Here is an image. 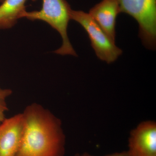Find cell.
<instances>
[{
    "instance_id": "6da1fadb",
    "label": "cell",
    "mask_w": 156,
    "mask_h": 156,
    "mask_svg": "<svg viewBox=\"0 0 156 156\" xmlns=\"http://www.w3.org/2000/svg\"><path fill=\"white\" fill-rule=\"evenodd\" d=\"M25 128L16 156H64L65 137L60 120L37 104L23 113Z\"/></svg>"
},
{
    "instance_id": "7a4b0ae2",
    "label": "cell",
    "mask_w": 156,
    "mask_h": 156,
    "mask_svg": "<svg viewBox=\"0 0 156 156\" xmlns=\"http://www.w3.org/2000/svg\"><path fill=\"white\" fill-rule=\"evenodd\" d=\"M71 9L69 4L66 0H43L42 8L40 11H27L23 17L31 20L45 21L59 33L62 38V44L55 53L62 55L76 56L67 34Z\"/></svg>"
},
{
    "instance_id": "3957f363",
    "label": "cell",
    "mask_w": 156,
    "mask_h": 156,
    "mask_svg": "<svg viewBox=\"0 0 156 156\" xmlns=\"http://www.w3.org/2000/svg\"><path fill=\"white\" fill-rule=\"evenodd\" d=\"M69 16L71 20L80 23L86 31L92 47L101 60L110 64L114 62L122 54V50L116 46L115 41L110 38L89 13L71 9Z\"/></svg>"
},
{
    "instance_id": "277c9868",
    "label": "cell",
    "mask_w": 156,
    "mask_h": 156,
    "mask_svg": "<svg viewBox=\"0 0 156 156\" xmlns=\"http://www.w3.org/2000/svg\"><path fill=\"white\" fill-rule=\"evenodd\" d=\"M121 13L134 18L139 26V36L145 41L156 37V0H119Z\"/></svg>"
},
{
    "instance_id": "5b68a950",
    "label": "cell",
    "mask_w": 156,
    "mask_h": 156,
    "mask_svg": "<svg viewBox=\"0 0 156 156\" xmlns=\"http://www.w3.org/2000/svg\"><path fill=\"white\" fill-rule=\"evenodd\" d=\"M25 128L23 113L5 119L0 124V156H16Z\"/></svg>"
},
{
    "instance_id": "8992f818",
    "label": "cell",
    "mask_w": 156,
    "mask_h": 156,
    "mask_svg": "<svg viewBox=\"0 0 156 156\" xmlns=\"http://www.w3.org/2000/svg\"><path fill=\"white\" fill-rule=\"evenodd\" d=\"M128 152L131 156H156V124L140 123L130 133Z\"/></svg>"
},
{
    "instance_id": "52a82bcc",
    "label": "cell",
    "mask_w": 156,
    "mask_h": 156,
    "mask_svg": "<svg viewBox=\"0 0 156 156\" xmlns=\"http://www.w3.org/2000/svg\"><path fill=\"white\" fill-rule=\"evenodd\" d=\"M120 13L119 0H102L92 7L89 13L110 38L115 41L116 21Z\"/></svg>"
},
{
    "instance_id": "ba28073f",
    "label": "cell",
    "mask_w": 156,
    "mask_h": 156,
    "mask_svg": "<svg viewBox=\"0 0 156 156\" xmlns=\"http://www.w3.org/2000/svg\"><path fill=\"white\" fill-rule=\"evenodd\" d=\"M27 0H4L0 5V29L12 27L26 12Z\"/></svg>"
},
{
    "instance_id": "9c48e42d",
    "label": "cell",
    "mask_w": 156,
    "mask_h": 156,
    "mask_svg": "<svg viewBox=\"0 0 156 156\" xmlns=\"http://www.w3.org/2000/svg\"><path fill=\"white\" fill-rule=\"evenodd\" d=\"M11 94V89L0 88V124L5 119V113L8 110L6 99Z\"/></svg>"
},
{
    "instance_id": "30bf717a",
    "label": "cell",
    "mask_w": 156,
    "mask_h": 156,
    "mask_svg": "<svg viewBox=\"0 0 156 156\" xmlns=\"http://www.w3.org/2000/svg\"><path fill=\"white\" fill-rule=\"evenodd\" d=\"M75 156H95L90 154L87 153H84L83 154H77ZM104 156H131L130 154L128 153V151H125L122 152L120 153H115L110 154L106 155Z\"/></svg>"
},
{
    "instance_id": "8fae6325",
    "label": "cell",
    "mask_w": 156,
    "mask_h": 156,
    "mask_svg": "<svg viewBox=\"0 0 156 156\" xmlns=\"http://www.w3.org/2000/svg\"><path fill=\"white\" fill-rule=\"evenodd\" d=\"M4 0H0V2L2 3L3 2H4Z\"/></svg>"
}]
</instances>
